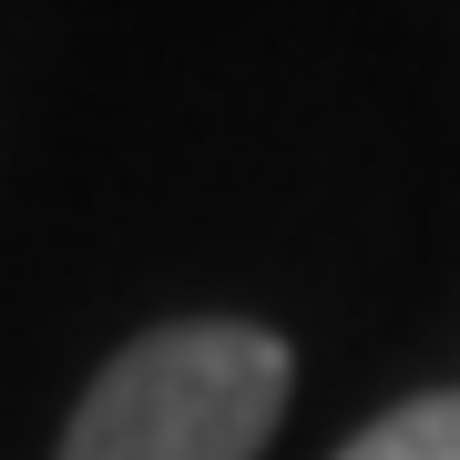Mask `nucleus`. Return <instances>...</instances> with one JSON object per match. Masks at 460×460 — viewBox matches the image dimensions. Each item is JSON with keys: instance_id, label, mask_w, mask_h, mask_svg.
I'll return each mask as SVG.
<instances>
[{"instance_id": "2", "label": "nucleus", "mask_w": 460, "mask_h": 460, "mask_svg": "<svg viewBox=\"0 0 460 460\" xmlns=\"http://www.w3.org/2000/svg\"><path fill=\"white\" fill-rule=\"evenodd\" d=\"M338 460H460V389L399 399V410H389V420H368Z\"/></svg>"}, {"instance_id": "1", "label": "nucleus", "mask_w": 460, "mask_h": 460, "mask_svg": "<svg viewBox=\"0 0 460 460\" xmlns=\"http://www.w3.org/2000/svg\"><path fill=\"white\" fill-rule=\"evenodd\" d=\"M287 338L246 317L154 328L83 389L62 460H256L287 420Z\"/></svg>"}]
</instances>
